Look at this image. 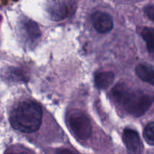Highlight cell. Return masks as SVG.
Masks as SVG:
<instances>
[{
    "label": "cell",
    "mask_w": 154,
    "mask_h": 154,
    "mask_svg": "<svg viewBox=\"0 0 154 154\" xmlns=\"http://www.w3.org/2000/svg\"><path fill=\"white\" fill-rule=\"evenodd\" d=\"M111 95L119 105L135 117L145 114L154 102V96L143 91L132 90L123 83H119L113 88Z\"/></svg>",
    "instance_id": "6da1fadb"
},
{
    "label": "cell",
    "mask_w": 154,
    "mask_h": 154,
    "mask_svg": "<svg viewBox=\"0 0 154 154\" xmlns=\"http://www.w3.org/2000/svg\"><path fill=\"white\" fill-rule=\"evenodd\" d=\"M9 120L16 130L24 133H32L38 130L42 124V108L33 101L21 102L11 111Z\"/></svg>",
    "instance_id": "7a4b0ae2"
},
{
    "label": "cell",
    "mask_w": 154,
    "mask_h": 154,
    "mask_svg": "<svg viewBox=\"0 0 154 154\" xmlns=\"http://www.w3.org/2000/svg\"><path fill=\"white\" fill-rule=\"evenodd\" d=\"M67 122L72 133L78 139L86 141L92 135L93 128L88 116L80 110H73L67 117Z\"/></svg>",
    "instance_id": "3957f363"
},
{
    "label": "cell",
    "mask_w": 154,
    "mask_h": 154,
    "mask_svg": "<svg viewBox=\"0 0 154 154\" xmlns=\"http://www.w3.org/2000/svg\"><path fill=\"white\" fill-rule=\"evenodd\" d=\"M18 30L21 40L29 47L35 46L42 35L38 24L27 18H24L20 22Z\"/></svg>",
    "instance_id": "277c9868"
},
{
    "label": "cell",
    "mask_w": 154,
    "mask_h": 154,
    "mask_svg": "<svg viewBox=\"0 0 154 154\" xmlns=\"http://www.w3.org/2000/svg\"><path fill=\"white\" fill-rule=\"evenodd\" d=\"M74 2L66 1H54L48 3L47 11L52 20L60 21L66 19L72 14L76 5H72Z\"/></svg>",
    "instance_id": "5b68a950"
},
{
    "label": "cell",
    "mask_w": 154,
    "mask_h": 154,
    "mask_svg": "<svg viewBox=\"0 0 154 154\" xmlns=\"http://www.w3.org/2000/svg\"><path fill=\"white\" fill-rule=\"evenodd\" d=\"M123 141L129 154H141L144 145L139 135L132 129H125L123 133Z\"/></svg>",
    "instance_id": "8992f818"
},
{
    "label": "cell",
    "mask_w": 154,
    "mask_h": 154,
    "mask_svg": "<svg viewBox=\"0 0 154 154\" xmlns=\"http://www.w3.org/2000/svg\"><path fill=\"white\" fill-rule=\"evenodd\" d=\"M91 22L95 29L99 33L108 32L114 26L112 17L105 12L96 11L92 14Z\"/></svg>",
    "instance_id": "52a82bcc"
},
{
    "label": "cell",
    "mask_w": 154,
    "mask_h": 154,
    "mask_svg": "<svg viewBox=\"0 0 154 154\" xmlns=\"http://www.w3.org/2000/svg\"><path fill=\"white\" fill-rule=\"evenodd\" d=\"M137 76L144 82L154 86V68L147 63L138 64L135 68Z\"/></svg>",
    "instance_id": "ba28073f"
},
{
    "label": "cell",
    "mask_w": 154,
    "mask_h": 154,
    "mask_svg": "<svg viewBox=\"0 0 154 154\" xmlns=\"http://www.w3.org/2000/svg\"><path fill=\"white\" fill-rule=\"evenodd\" d=\"M114 80V74L112 72H98L94 77L95 84L99 89H106L112 84Z\"/></svg>",
    "instance_id": "9c48e42d"
},
{
    "label": "cell",
    "mask_w": 154,
    "mask_h": 154,
    "mask_svg": "<svg viewBox=\"0 0 154 154\" xmlns=\"http://www.w3.org/2000/svg\"><path fill=\"white\" fill-rule=\"evenodd\" d=\"M141 36L145 41L149 52L154 53V28L144 27L141 32Z\"/></svg>",
    "instance_id": "30bf717a"
},
{
    "label": "cell",
    "mask_w": 154,
    "mask_h": 154,
    "mask_svg": "<svg viewBox=\"0 0 154 154\" xmlns=\"http://www.w3.org/2000/svg\"><path fill=\"white\" fill-rule=\"evenodd\" d=\"M144 138L147 144L154 146V122L148 123L145 126L144 130Z\"/></svg>",
    "instance_id": "8fae6325"
},
{
    "label": "cell",
    "mask_w": 154,
    "mask_h": 154,
    "mask_svg": "<svg viewBox=\"0 0 154 154\" xmlns=\"http://www.w3.org/2000/svg\"><path fill=\"white\" fill-rule=\"evenodd\" d=\"M144 11L145 14L147 15V17L151 20L154 22V5H147L144 7Z\"/></svg>",
    "instance_id": "7c38bea8"
},
{
    "label": "cell",
    "mask_w": 154,
    "mask_h": 154,
    "mask_svg": "<svg viewBox=\"0 0 154 154\" xmlns=\"http://www.w3.org/2000/svg\"><path fill=\"white\" fill-rule=\"evenodd\" d=\"M9 74H10L9 78H10L11 80L16 79L17 81H19V79L23 80L24 78V76L22 75L21 72H19V70L14 71L13 69H12V71L11 72H10V73Z\"/></svg>",
    "instance_id": "4fadbf2b"
},
{
    "label": "cell",
    "mask_w": 154,
    "mask_h": 154,
    "mask_svg": "<svg viewBox=\"0 0 154 154\" xmlns=\"http://www.w3.org/2000/svg\"><path fill=\"white\" fill-rule=\"evenodd\" d=\"M55 154H77L75 151L67 148H60L56 151Z\"/></svg>",
    "instance_id": "5bb4252c"
},
{
    "label": "cell",
    "mask_w": 154,
    "mask_h": 154,
    "mask_svg": "<svg viewBox=\"0 0 154 154\" xmlns=\"http://www.w3.org/2000/svg\"><path fill=\"white\" fill-rule=\"evenodd\" d=\"M10 154H26V153H23V152H20V153H10Z\"/></svg>",
    "instance_id": "9a60e30c"
}]
</instances>
